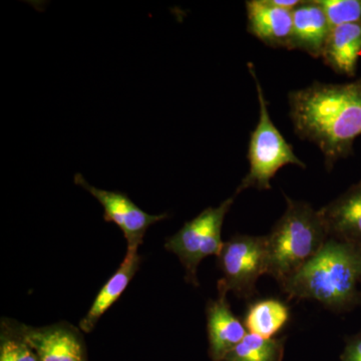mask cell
<instances>
[{"label": "cell", "mask_w": 361, "mask_h": 361, "mask_svg": "<svg viewBox=\"0 0 361 361\" xmlns=\"http://www.w3.org/2000/svg\"><path fill=\"white\" fill-rule=\"evenodd\" d=\"M75 183L89 192L104 208V219L120 228L127 240L128 249H139L151 226L167 219L168 213L149 214L130 200L127 194L108 191L92 186L80 174L75 175Z\"/></svg>", "instance_id": "obj_7"}, {"label": "cell", "mask_w": 361, "mask_h": 361, "mask_svg": "<svg viewBox=\"0 0 361 361\" xmlns=\"http://www.w3.org/2000/svg\"><path fill=\"white\" fill-rule=\"evenodd\" d=\"M223 277L219 283L242 299L257 294L256 284L267 274L268 255L266 236L235 235L224 242L218 256Z\"/></svg>", "instance_id": "obj_6"}, {"label": "cell", "mask_w": 361, "mask_h": 361, "mask_svg": "<svg viewBox=\"0 0 361 361\" xmlns=\"http://www.w3.org/2000/svg\"><path fill=\"white\" fill-rule=\"evenodd\" d=\"M23 334L39 361H87L80 329L59 322L42 327L23 324Z\"/></svg>", "instance_id": "obj_8"}, {"label": "cell", "mask_w": 361, "mask_h": 361, "mask_svg": "<svg viewBox=\"0 0 361 361\" xmlns=\"http://www.w3.org/2000/svg\"><path fill=\"white\" fill-rule=\"evenodd\" d=\"M141 263L139 249H127L122 264L102 287L87 314L80 320L78 329L85 334H90L94 329L104 313L122 296L128 285L137 274Z\"/></svg>", "instance_id": "obj_13"}, {"label": "cell", "mask_w": 361, "mask_h": 361, "mask_svg": "<svg viewBox=\"0 0 361 361\" xmlns=\"http://www.w3.org/2000/svg\"><path fill=\"white\" fill-rule=\"evenodd\" d=\"M289 319L290 308L284 301L264 298L249 304L242 322L249 334L264 338H275L286 326Z\"/></svg>", "instance_id": "obj_15"}, {"label": "cell", "mask_w": 361, "mask_h": 361, "mask_svg": "<svg viewBox=\"0 0 361 361\" xmlns=\"http://www.w3.org/2000/svg\"><path fill=\"white\" fill-rule=\"evenodd\" d=\"M293 28L288 51H301L322 58L332 25L317 0L303 1L292 11Z\"/></svg>", "instance_id": "obj_11"}, {"label": "cell", "mask_w": 361, "mask_h": 361, "mask_svg": "<svg viewBox=\"0 0 361 361\" xmlns=\"http://www.w3.org/2000/svg\"><path fill=\"white\" fill-rule=\"evenodd\" d=\"M360 54L361 23H346L331 28L322 59L338 75L353 78Z\"/></svg>", "instance_id": "obj_14"}, {"label": "cell", "mask_w": 361, "mask_h": 361, "mask_svg": "<svg viewBox=\"0 0 361 361\" xmlns=\"http://www.w3.org/2000/svg\"><path fill=\"white\" fill-rule=\"evenodd\" d=\"M332 27L346 23H361V0H317Z\"/></svg>", "instance_id": "obj_18"}, {"label": "cell", "mask_w": 361, "mask_h": 361, "mask_svg": "<svg viewBox=\"0 0 361 361\" xmlns=\"http://www.w3.org/2000/svg\"><path fill=\"white\" fill-rule=\"evenodd\" d=\"M286 210L273 226L267 242V274L283 283L314 257L329 239L320 211L285 196Z\"/></svg>", "instance_id": "obj_3"}, {"label": "cell", "mask_w": 361, "mask_h": 361, "mask_svg": "<svg viewBox=\"0 0 361 361\" xmlns=\"http://www.w3.org/2000/svg\"><path fill=\"white\" fill-rule=\"evenodd\" d=\"M345 348L341 356V361H361V331L346 338Z\"/></svg>", "instance_id": "obj_19"}, {"label": "cell", "mask_w": 361, "mask_h": 361, "mask_svg": "<svg viewBox=\"0 0 361 361\" xmlns=\"http://www.w3.org/2000/svg\"><path fill=\"white\" fill-rule=\"evenodd\" d=\"M286 337L264 338L247 334L223 361H282Z\"/></svg>", "instance_id": "obj_16"}, {"label": "cell", "mask_w": 361, "mask_h": 361, "mask_svg": "<svg viewBox=\"0 0 361 361\" xmlns=\"http://www.w3.org/2000/svg\"><path fill=\"white\" fill-rule=\"evenodd\" d=\"M247 30L273 49H289L293 28L291 9L273 4L272 0L246 1Z\"/></svg>", "instance_id": "obj_10"}, {"label": "cell", "mask_w": 361, "mask_h": 361, "mask_svg": "<svg viewBox=\"0 0 361 361\" xmlns=\"http://www.w3.org/2000/svg\"><path fill=\"white\" fill-rule=\"evenodd\" d=\"M319 211L329 238L361 246V180Z\"/></svg>", "instance_id": "obj_12"}, {"label": "cell", "mask_w": 361, "mask_h": 361, "mask_svg": "<svg viewBox=\"0 0 361 361\" xmlns=\"http://www.w3.org/2000/svg\"><path fill=\"white\" fill-rule=\"evenodd\" d=\"M360 285L361 246L329 238L280 287L290 299H312L341 313L361 305Z\"/></svg>", "instance_id": "obj_2"}, {"label": "cell", "mask_w": 361, "mask_h": 361, "mask_svg": "<svg viewBox=\"0 0 361 361\" xmlns=\"http://www.w3.org/2000/svg\"><path fill=\"white\" fill-rule=\"evenodd\" d=\"M0 361H39L23 334V324L2 318L0 324Z\"/></svg>", "instance_id": "obj_17"}, {"label": "cell", "mask_w": 361, "mask_h": 361, "mask_svg": "<svg viewBox=\"0 0 361 361\" xmlns=\"http://www.w3.org/2000/svg\"><path fill=\"white\" fill-rule=\"evenodd\" d=\"M237 195L226 199L218 207H209L197 217L188 221L184 226L166 240V250L175 254L185 268V279L194 287L199 283L198 267L203 259L219 256L224 242L222 227L226 215L234 203Z\"/></svg>", "instance_id": "obj_5"}, {"label": "cell", "mask_w": 361, "mask_h": 361, "mask_svg": "<svg viewBox=\"0 0 361 361\" xmlns=\"http://www.w3.org/2000/svg\"><path fill=\"white\" fill-rule=\"evenodd\" d=\"M247 66L257 92L259 121L255 130L252 132L249 142L248 160L250 169L248 174L237 188L235 195L250 188H255L260 191L270 190L272 188L271 180L285 166L293 165L299 168H306L305 163L296 156L291 145L286 142L273 123L268 111L262 85L256 75L255 66L251 63Z\"/></svg>", "instance_id": "obj_4"}, {"label": "cell", "mask_w": 361, "mask_h": 361, "mask_svg": "<svg viewBox=\"0 0 361 361\" xmlns=\"http://www.w3.org/2000/svg\"><path fill=\"white\" fill-rule=\"evenodd\" d=\"M218 297L206 305L209 355L212 361H223L248 334L243 322L235 316L228 302L227 289L218 282Z\"/></svg>", "instance_id": "obj_9"}, {"label": "cell", "mask_w": 361, "mask_h": 361, "mask_svg": "<svg viewBox=\"0 0 361 361\" xmlns=\"http://www.w3.org/2000/svg\"><path fill=\"white\" fill-rule=\"evenodd\" d=\"M294 132L315 144L329 172L351 155L361 135V78L346 84L315 82L288 94Z\"/></svg>", "instance_id": "obj_1"}]
</instances>
